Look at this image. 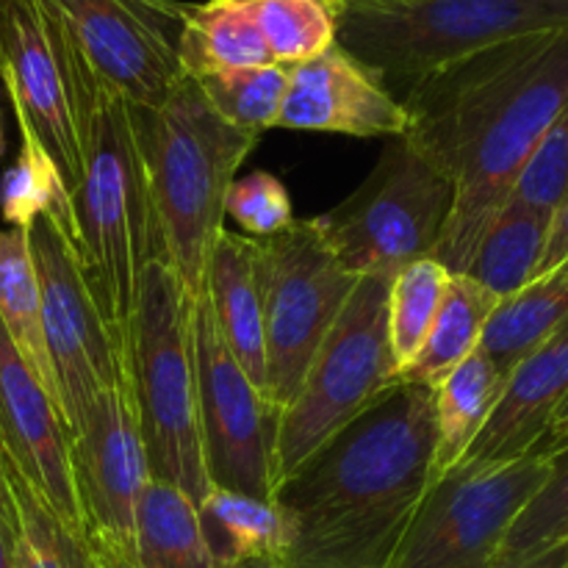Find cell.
<instances>
[{
  "label": "cell",
  "mask_w": 568,
  "mask_h": 568,
  "mask_svg": "<svg viewBox=\"0 0 568 568\" xmlns=\"http://www.w3.org/2000/svg\"><path fill=\"white\" fill-rule=\"evenodd\" d=\"M568 103V28L469 55L410 83L405 139L455 181L433 258L460 275L521 170Z\"/></svg>",
  "instance_id": "cell-1"
},
{
  "label": "cell",
  "mask_w": 568,
  "mask_h": 568,
  "mask_svg": "<svg viewBox=\"0 0 568 568\" xmlns=\"http://www.w3.org/2000/svg\"><path fill=\"white\" fill-rule=\"evenodd\" d=\"M433 480V392L394 383L275 488L292 521L275 568H392Z\"/></svg>",
  "instance_id": "cell-2"
},
{
  "label": "cell",
  "mask_w": 568,
  "mask_h": 568,
  "mask_svg": "<svg viewBox=\"0 0 568 568\" xmlns=\"http://www.w3.org/2000/svg\"><path fill=\"white\" fill-rule=\"evenodd\" d=\"M42 14L70 81L78 114L83 178L72 197L75 247L100 311L125 344L139 281L150 261L164 258L139 148L136 116L125 94L94 72L70 28L44 6Z\"/></svg>",
  "instance_id": "cell-3"
},
{
  "label": "cell",
  "mask_w": 568,
  "mask_h": 568,
  "mask_svg": "<svg viewBox=\"0 0 568 568\" xmlns=\"http://www.w3.org/2000/svg\"><path fill=\"white\" fill-rule=\"evenodd\" d=\"M133 116L164 258L197 300L225 231L227 192L261 136L227 125L189 75H181L164 103L133 109Z\"/></svg>",
  "instance_id": "cell-4"
},
{
  "label": "cell",
  "mask_w": 568,
  "mask_h": 568,
  "mask_svg": "<svg viewBox=\"0 0 568 568\" xmlns=\"http://www.w3.org/2000/svg\"><path fill=\"white\" fill-rule=\"evenodd\" d=\"M192 305L172 266L150 261L128 322L125 358L150 477L172 483L200 505L211 480L200 433Z\"/></svg>",
  "instance_id": "cell-5"
},
{
  "label": "cell",
  "mask_w": 568,
  "mask_h": 568,
  "mask_svg": "<svg viewBox=\"0 0 568 568\" xmlns=\"http://www.w3.org/2000/svg\"><path fill=\"white\" fill-rule=\"evenodd\" d=\"M568 28V0H347L338 48L383 81L416 83L469 55Z\"/></svg>",
  "instance_id": "cell-6"
},
{
  "label": "cell",
  "mask_w": 568,
  "mask_h": 568,
  "mask_svg": "<svg viewBox=\"0 0 568 568\" xmlns=\"http://www.w3.org/2000/svg\"><path fill=\"white\" fill-rule=\"evenodd\" d=\"M455 203V181L410 139L386 144L366 181L344 203L314 216L344 270L394 277L436 253Z\"/></svg>",
  "instance_id": "cell-7"
},
{
  "label": "cell",
  "mask_w": 568,
  "mask_h": 568,
  "mask_svg": "<svg viewBox=\"0 0 568 568\" xmlns=\"http://www.w3.org/2000/svg\"><path fill=\"white\" fill-rule=\"evenodd\" d=\"M392 277H358L342 314L305 369L275 438V488L394 386L386 336Z\"/></svg>",
  "instance_id": "cell-8"
},
{
  "label": "cell",
  "mask_w": 568,
  "mask_h": 568,
  "mask_svg": "<svg viewBox=\"0 0 568 568\" xmlns=\"http://www.w3.org/2000/svg\"><path fill=\"white\" fill-rule=\"evenodd\" d=\"M258 283L266 342L264 394L281 414L358 277L333 255L316 220H297L275 236L258 239Z\"/></svg>",
  "instance_id": "cell-9"
},
{
  "label": "cell",
  "mask_w": 568,
  "mask_h": 568,
  "mask_svg": "<svg viewBox=\"0 0 568 568\" xmlns=\"http://www.w3.org/2000/svg\"><path fill=\"white\" fill-rule=\"evenodd\" d=\"M549 477V460L453 466L436 477L392 568H494L510 527Z\"/></svg>",
  "instance_id": "cell-10"
},
{
  "label": "cell",
  "mask_w": 568,
  "mask_h": 568,
  "mask_svg": "<svg viewBox=\"0 0 568 568\" xmlns=\"http://www.w3.org/2000/svg\"><path fill=\"white\" fill-rule=\"evenodd\" d=\"M42 300V331L61 394V416L75 433L87 405L105 388L128 381L125 344L109 325L92 292L83 261L64 227L39 216L28 227Z\"/></svg>",
  "instance_id": "cell-11"
},
{
  "label": "cell",
  "mask_w": 568,
  "mask_h": 568,
  "mask_svg": "<svg viewBox=\"0 0 568 568\" xmlns=\"http://www.w3.org/2000/svg\"><path fill=\"white\" fill-rule=\"evenodd\" d=\"M83 536L100 568L136 566V505L150 483L131 381L100 392L72 433Z\"/></svg>",
  "instance_id": "cell-12"
},
{
  "label": "cell",
  "mask_w": 568,
  "mask_h": 568,
  "mask_svg": "<svg viewBox=\"0 0 568 568\" xmlns=\"http://www.w3.org/2000/svg\"><path fill=\"white\" fill-rule=\"evenodd\" d=\"M192 336L200 433L211 488L272 499L281 414L227 353L205 292L192 305Z\"/></svg>",
  "instance_id": "cell-13"
},
{
  "label": "cell",
  "mask_w": 568,
  "mask_h": 568,
  "mask_svg": "<svg viewBox=\"0 0 568 568\" xmlns=\"http://www.w3.org/2000/svg\"><path fill=\"white\" fill-rule=\"evenodd\" d=\"M53 11L105 83L133 109L170 98L183 70L178 61L181 3L172 0H39Z\"/></svg>",
  "instance_id": "cell-14"
},
{
  "label": "cell",
  "mask_w": 568,
  "mask_h": 568,
  "mask_svg": "<svg viewBox=\"0 0 568 568\" xmlns=\"http://www.w3.org/2000/svg\"><path fill=\"white\" fill-rule=\"evenodd\" d=\"M0 83L20 133L42 144L75 197L83 178L75 100L39 0H0Z\"/></svg>",
  "instance_id": "cell-15"
},
{
  "label": "cell",
  "mask_w": 568,
  "mask_h": 568,
  "mask_svg": "<svg viewBox=\"0 0 568 568\" xmlns=\"http://www.w3.org/2000/svg\"><path fill=\"white\" fill-rule=\"evenodd\" d=\"M0 449L50 510L83 530L72 477V438L59 405L33 377L0 322Z\"/></svg>",
  "instance_id": "cell-16"
},
{
  "label": "cell",
  "mask_w": 568,
  "mask_h": 568,
  "mask_svg": "<svg viewBox=\"0 0 568 568\" xmlns=\"http://www.w3.org/2000/svg\"><path fill=\"white\" fill-rule=\"evenodd\" d=\"M277 128L355 139H397L408 131V111L377 72L333 44L316 59L288 67V89Z\"/></svg>",
  "instance_id": "cell-17"
},
{
  "label": "cell",
  "mask_w": 568,
  "mask_h": 568,
  "mask_svg": "<svg viewBox=\"0 0 568 568\" xmlns=\"http://www.w3.org/2000/svg\"><path fill=\"white\" fill-rule=\"evenodd\" d=\"M566 397L568 322L514 366L491 416L455 466L503 464L530 455Z\"/></svg>",
  "instance_id": "cell-18"
},
{
  "label": "cell",
  "mask_w": 568,
  "mask_h": 568,
  "mask_svg": "<svg viewBox=\"0 0 568 568\" xmlns=\"http://www.w3.org/2000/svg\"><path fill=\"white\" fill-rule=\"evenodd\" d=\"M205 297L227 353L264 392L266 342L258 283V239L231 231L220 233L205 275Z\"/></svg>",
  "instance_id": "cell-19"
},
{
  "label": "cell",
  "mask_w": 568,
  "mask_h": 568,
  "mask_svg": "<svg viewBox=\"0 0 568 568\" xmlns=\"http://www.w3.org/2000/svg\"><path fill=\"white\" fill-rule=\"evenodd\" d=\"M178 61L189 78L275 64L255 17V0L181 3Z\"/></svg>",
  "instance_id": "cell-20"
},
{
  "label": "cell",
  "mask_w": 568,
  "mask_h": 568,
  "mask_svg": "<svg viewBox=\"0 0 568 568\" xmlns=\"http://www.w3.org/2000/svg\"><path fill=\"white\" fill-rule=\"evenodd\" d=\"M216 566L264 564L275 568L292 544V521L275 499L211 488L197 505Z\"/></svg>",
  "instance_id": "cell-21"
},
{
  "label": "cell",
  "mask_w": 568,
  "mask_h": 568,
  "mask_svg": "<svg viewBox=\"0 0 568 568\" xmlns=\"http://www.w3.org/2000/svg\"><path fill=\"white\" fill-rule=\"evenodd\" d=\"M549 225H552V211L508 200V205L483 233L480 244L460 275L480 283L494 297H514L527 283L536 281Z\"/></svg>",
  "instance_id": "cell-22"
},
{
  "label": "cell",
  "mask_w": 568,
  "mask_h": 568,
  "mask_svg": "<svg viewBox=\"0 0 568 568\" xmlns=\"http://www.w3.org/2000/svg\"><path fill=\"white\" fill-rule=\"evenodd\" d=\"M503 300L466 275H453L425 344L397 383L436 388L455 366L480 349L483 333Z\"/></svg>",
  "instance_id": "cell-23"
},
{
  "label": "cell",
  "mask_w": 568,
  "mask_h": 568,
  "mask_svg": "<svg viewBox=\"0 0 568 568\" xmlns=\"http://www.w3.org/2000/svg\"><path fill=\"white\" fill-rule=\"evenodd\" d=\"M508 377V372L499 369L483 349H477L433 388L436 477L447 475L464 458L503 397Z\"/></svg>",
  "instance_id": "cell-24"
},
{
  "label": "cell",
  "mask_w": 568,
  "mask_h": 568,
  "mask_svg": "<svg viewBox=\"0 0 568 568\" xmlns=\"http://www.w3.org/2000/svg\"><path fill=\"white\" fill-rule=\"evenodd\" d=\"M136 566L220 568L205 541L197 503L155 477H150L136 505Z\"/></svg>",
  "instance_id": "cell-25"
},
{
  "label": "cell",
  "mask_w": 568,
  "mask_h": 568,
  "mask_svg": "<svg viewBox=\"0 0 568 568\" xmlns=\"http://www.w3.org/2000/svg\"><path fill=\"white\" fill-rule=\"evenodd\" d=\"M0 322L28 369L61 410L59 383L50 364L48 344H44L42 300H39L31 244H28V231H20V227L0 231Z\"/></svg>",
  "instance_id": "cell-26"
},
{
  "label": "cell",
  "mask_w": 568,
  "mask_h": 568,
  "mask_svg": "<svg viewBox=\"0 0 568 568\" xmlns=\"http://www.w3.org/2000/svg\"><path fill=\"white\" fill-rule=\"evenodd\" d=\"M564 322H568V258L499 303L483 333L480 349L510 375Z\"/></svg>",
  "instance_id": "cell-27"
},
{
  "label": "cell",
  "mask_w": 568,
  "mask_h": 568,
  "mask_svg": "<svg viewBox=\"0 0 568 568\" xmlns=\"http://www.w3.org/2000/svg\"><path fill=\"white\" fill-rule=\"evenodd\" d=\"M453 272L438 264L433 255L403 266L388 283L386 303V336L388 358H392V377L403 375L416 358L430 333L433 320L444 303Z\"/></svg>",
  "instance_id": "cell-28"
},
{
  "label": "cell",
  "mask_w": 568,
  "mask_h": 568,
  "mask_svg": "<svg viewBox=\"0 0 568 568\" xmlns=\"http://www.w3.org/2000/svg\"><path fill=\"white\" fill-rule=\"evenodd\" d=\"M14 503V560L17 568H100L87 536L61 521L44 499L6 464Z\"/></svg>",
  "instance_id": "cell-29"
},
{
  "label": "cell",
  "mask_w": 568,
  "mask_h": 568,
  "mask_svg": "<svg viewBox=\"0 0 568 568\" xmlns=\"http://www.w3.org/2000/svg\"><path fill=\"white\" fill-rule=\"evenodd\" d=\"M20 155L0 181V214L9 222V227H20V231H28L39 216H50L64 227L67 236L75 244V209H72V197L59 166L37 139L28 133H20Z\"/></svg>",
  "instance_id": "cell-30"
},
{
  "label": "cell",
  "mask_w": 568,
  "mask_h": 568,
  "mask_svg": "<svg viewBox=\"0 0 568 568\" xmlns=\"http://www.w3.org/2000/svg\"><path fill=\"white\" fill-rule=\"evenodd\" d=\"M347 0H255L261 33L272 59L297 67L331 50Z\"/></svg>",
  "instance_id": "cell-31"
},
{
  "label": "cell",
  "mask_w": 568,
  "mask_h": 568,
  "mask_svg": "<svg viewBox=\"0 0 568 568\" xmlns=\"http://www.w3.org/2000/svg\"><path fill=\"white\" fill-rule=\"evenodd\" d=\"M211 109L227 122L261 136L277 128L288 89V67H244V70L211 72L194 78Z\"/></svg>",
  "instance_id": "cell-32"
},
{
  "label": "cell",
  "mask_w": 568,
  "mask_h": 568,
  "mask_svg": "<svg viewBox=\"0 0 568 568\" xmlns=\"http://www.w3.org/2000/svg\"><path fill=\"white\" fill-rule=\"evenodd\" d=\"M547 460L549 477L514 521L494 568H519L568 544V447Z\"/></svg>",
  "instance_id": "cell-33"
},
{
  "label": "cell",
  "mask_w": 568,
  "mask_h": 568,
  "mask_svg": "<svg viewBox=\"0 0 568 568\" xmlns=\"http://www.w3.org/2000/svg\"><path fill=\"white\" fill-rule=\"evenodd\" d=\"M568 194V103L538 142L536 153L521 170L510 200L532 209H558Z\"/></svg>",
  "instance_id": "cell-34"
},
{
  "label": "cell",
  "mask_w": 568,
  "mask_h": 568,
  "mask_svg": "<svg viewBox=\"0 0 568 568\" xmlns=\"http://www.w3.org/2000/svg\"><path fill=\"white\" fill-rule=\"evenodd\" d=\"M225 216L236 220L239 227L253 239H270L297 222L288 189L272 172H253L233 181L225 200Z\"/></svg>",
  "instance_id": "cell-35"
},
{
  "label": "cell",
  "mask_w": 568,
  "mask_h": 568,
  "mask_svg": "<svg viewBox=\"0 0 568 568\" xmlns=\"http://www.w3.org/2000/svg\"><path fill=\"white\" fill-rule=\"evenodd\" d=\"M568 258V197L564 203L555 209L552 214V225H549V239H547V247H544L541 255V264H538V275L549 272L552 266H558L560 261Z\"/></svg>",
  "instance_id": "cell-36"
},
{
  "label": "cell",
  "mask_w": 568,
  "mask_h": 568,
  "mask_svg": "<svg viewBox=\"0 0 568 568\" xmlns=\"http://www.w3.org/2000/svg\"><path fill=\"white\" fill-rule=\"evenodd\" d=\"M564 447H568V397L560 403V408L555 410L547 433H544L541 442L536 444V449H532L530 455H536V458H549V455L560 453Z\"/></svg>",
  "instance_id": "cell-37"
},
{
  "label": "cell",
  "mask_w": 568,
  "mask_h": 568,
  "mask_svg": "<svg viewBox=\"0 0 568 568\" xmlns=\"http://www.w3.org/2000/svg\"><path fill=\"white\" fill-rule=\"evenodd\" d=\"M0 521L9 527V532H14V503H11V486H9V475H6V458L3 449H0Z\"/></svg>",
  "instance_id": "cell-38"
},
{
  "label": "cell",
  "mask_w": 568,
  "mask_h": 568,
  "mask_svg": "<svg viewBox=\"0 0 568 568\" xmlns=\"http://www.w3.org/2000/svg\"><path fill=\"white\" fill-rule=\"evenodd\" d=\"M568 566V544H564V547L552 549V552L541 555V558L530 560V564L519 566V568H566Z\"/></svg>",
  "instance_id": "cell-39"
},
{
  "label": "cell",
  "mask_w": 568,
  "mask_h": 568,
  "mask_svg": "<svg viewBox=\"0 0 568 568\" xmlns=\"http://www.w3.org/2000/svg\"><path fill=\"white\" fill-rule=\"evenodd\" d=\"M0 568H17L14 541H11V532L3 521H0Z\"/></svg>",
  "instance_id": "cell-40"
},
{
  "label": "cell",
  "mask_w": 568,
  "mask_h": 568,
  "mask_svg": "<svg viewBox=\"0 0 568 568\" xmlns=\"http://www.w3.org/2000/svg\"><path fill=\"white\" fill-rule=\"evenodd\" d=\"M222 568H270L264 564H236V566H222Z\"/></svg>",
  "instance_id": "cell-41"
},
{
  "label": "cell",
  "mask_w": 568,
  "mask_h": 568,
  "mask_svg": "<svg viewBox=\"0 0 568 568\" xmlns=\"http://www.w3.org/2000/svg\"><path fill=\"white\" fill-rule=\"evenodd\" d=\"M3 148H6V142H3V128H0V153H3Z\"/></svg>",
  "instance_id": "cell-42"
},
{
  "label": "cell",
  "mask_w": 568,
  "mask_h": 568,
  "mask_svg": "<svg viewBox=\"0 0 568 568\" xmlns=\"http://www.w3.org/2000/svg\"><path fill=\"white\" fill-rule=\"evenodd\" d=\"M566 197H568V194H566Z\"/></svg>",
  "instance_id": "cell-43"
},
{
  "label": "cell",
  "mask_w": 568,
  "mask_h": 568,
  "mask_svg": "<svg viewBox=\"0 0 568 568\" xmlns=\"http://www.w3.org/2000/svg\"><path fill=\"white\" fill-rule=\"evenodd\" d=\"M566 568H568V566H566Z\"/></svg>",
  "instance_id": "cell-44"
}]
</instances>
